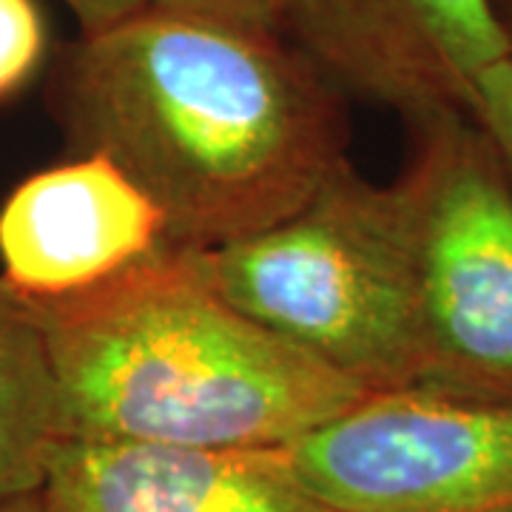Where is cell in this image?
Instances as JSON below:
<instances>
[{
  "mask_svg": "<svg viewBox=\"0 0 512 512\" xmlns=\"http://www.w3.org/2000/svg\"><path fill=\"white\" fill-rule=\"evenodd\" d=\"M0 512H52L49 504L43 501L40 493L18 495V498H9V501H0Z\"/></svg>",
  "mask_w": 512,
  "mask_h": 512,
  "instance_id": "14",
  "label": "cell"
},
{
  "mask_svg": "<svg viewBox=\"0 0 512 512\" xmlns=\"http://www.w3.org/2000/svg\"><path fill=\"white\" fill-rule=\"evenodd\" d=\"M493 18L501 29V37L507 43V55H512V0H490Z\"/></svg>",
  "mask_w": 512,
  "mask_h": 512,
  "instance_id": "15",
  "label": "cell"
},
{
  "mask_svg": "<svg viewBox=\"0 0 512 512\" xmlns=\"http://www.w3.org/2000/svg\"><path fill=\"white\" fill-rule=\"evenodd\" d=\"M151 12L217 23L251 35H279V0H146Z\"/></svg>",
  "mask_w": 512,
  "mask_h": 512,
  "instance_id": "12",
  "label": "cell"
},
{
  "mask_svg": "<svg viewBox=\"0 0 512 512\" xmlns=\"http://www.w3.org/2000/svg\"><path fill=\"white\" fill-rule=\"evenodd\" d=\"M163 248L160 208L100 154L35 171L0 202V279L23 299L92 291Z\"/></svg>",
  "mask_w": 512,
  "mask_h": 512,
  "instance_id": "7",
  "label": "cell"
},
{
  "mask_svg": "<svg viewBox=\"0 0 512 512\" xmlns=\"http://www.w3.org/2000/svg\"><path fill=\"white\" fill-rule=\"evenodd\" d=\"M46 55V23L37 0H0V103L20 94Z\"/></svg>",
  "mask_w": 512,
  "mask_h": 512,
  "instance_id": "10",
  "label": "cell"
},
{
  "mask_svg": "<svg viewBox=\"0 0 512 512\" xmlns=\"http://www.w3.org/2000/svg\"><path fill=\"white\" fill-rule=\"evenodd\" d=\"M74 20L80 23V35H97L111 26L146 12V0H63Z\"/></svg>",
  "mask_w": 512,
  "mask_h": 512,
  "instance_id": "13",
  "label": "cell"
},
{
  "mask_svg": "<svg viewBox=\"0 0 512 512\" xmlns=\"http://www.w3.org/2000/svg\"><path fill=\"white\" fill-rule=\"evenodd\" d=\"M40 495L52 512H342L296 476L285 447L63 439L49 456Z\"/></svg>",
  "mask_w": 512,
  "mask_h": 512,
  "instance_id": "8",
  "label": "cell"
},
{
  "mask_svg": "<svg viewBox=\"0 0 512 512\" xmlns=\"http://www.w3.org/2000/svg\"><path fill=\"white\" fill-rule=\"evenodd\" d=\"M342 512H512V396L444 384L365 393L285 447Z\"/></svg>",
  "mask_w": 512,
  "mask_h": 512,
  "instance_id": "5",
  "label": "cell"
},
{
  "mask_svg": "<svg viewBox=\"0 0 512 512\" xmlns=\"http://www.w3.org/2000/svg\"><path fill=\"white\" fill-rule=\"evenodd\" d=\"M60 441L57 384L29 302L0 279V501L40 493Z\"/></svg>",
  "mask_w": 512,
  "mask_h": 512,
  "instance_id": "9",
  "label": "cell"
},
{
  "mask_svg": "<svg viewBox=\"0 0 512 512\" xmlns=\"http://www.w3.org/2000/svg\"><path fill=\"white\" fill-rule=\"evenodd\" d=\"M404 205L424 382L512 396V185L461 109L407 120ZM421 382V384H424Z\"/></svg>",
  "mask_w": 512,
  "mask_h": 512,
  "instance_id": "4",
  "label": "cell"
},
{
  "mask_svg": "<svg viewBox=\"0 0 512 512\" xmlns=\"http://www.w3.org/2000/svg\"><path fill=\"white\" fill-rule=\"evenodd\" d=\"M55 106L74 151L120 165L180 251L285 220L348 160L345 94L285 37L151 9L80 35Z\"/></svg>",
  "mask_w": 512,
  "mask_h": 512,
  "instance_id": "1",
  "label": "cell"
},
{
  "mask_svg": "<svg viewBox=\"0 0 512 512\" xmlns=\"http://www.w3.org/2000/svg\"><path fill=\"white\" fill-rule=\"evenodd\" d=\"M467 114L487 134L512 185V55L495 60L478 74Z\"/></svg>",
  "mask_w": 512,
  "mask_h": 512,
  "instance_id": "11",
  "label": "cell"
},
{
  "mask_svg": "<svg viewBox=\"0 0 512 512\" xmlns=\"http://www.w3.org/2000/svg\"><path fill=\"white\" fill-rule=\"evenodd\" d=\"M279 35L339 92L413 120L467 111L507 57L490 0H279Z\"/></svg>",
  "mask_w": 512,
  "mask_h": 512,
  "instance_id": "6",
  "label": "cell"
},
{
  "mask_svg": "<svg viewBox=\"0 0 512 512\" xmlns=\"http://www.w3.org/2000/svg\"><path fill=\"white\" fill-rule=\"evenodd\" d=\"M191 254L222 299L359 390L424 382L396 183L345 160L285 220Z\"/></svg>",
  "mask_w": 512,
  "mask_h": 512,
  "instance_id": "3",
  "label": "cell"
},
{
  "mask_svg": "<svg viewBox=\"0 0 512 512\" xmlns=\"http://www.w3.org/2000/svg\"><path fill=\"white\" fill-rule=\"evenodd\" d=\"M57 384L60 441L291 447L365 396L214 291L168 248L92 291L26 299Z\"/></svg>",
  "mask_w": 512,
  "mask_h": 512,
  "instance_id": "2",
  "label": "cell"
}]
</instances>
